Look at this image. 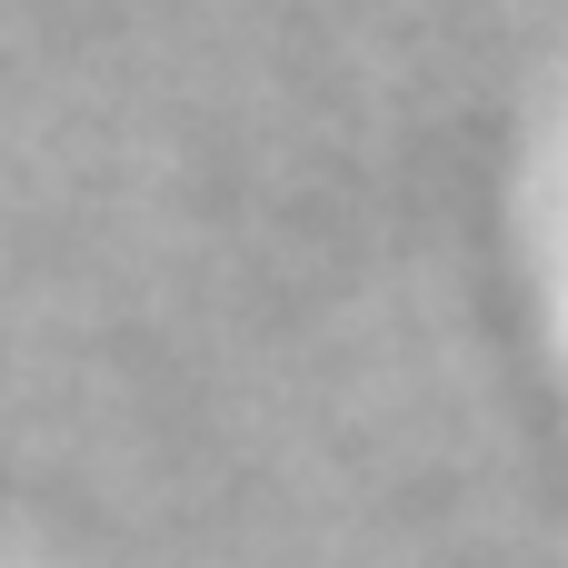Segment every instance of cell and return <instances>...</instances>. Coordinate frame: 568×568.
I'll use <instances>...</instances> for the list:
<instances>
[]
</instances>
